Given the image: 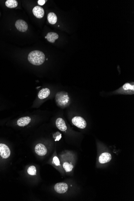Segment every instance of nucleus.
<instances>
[{"label": "nucleus", "instance_id": "f257e3e1", "mask_svg": "<svg viewBox=\"0 0 134 201\" xmlns=\"http://www.w3.org/2000/svg\"><path fill=\"white\" fill-rule=\"evenodd\" d=\"M60 160L62 166L66 172L72 171L74 165V156L70 152L63 153L60 156Z\"/></svg>", "mask_w": 134, "mask_h": 201}, {"label": "nucleus", "instance_id": "f03ea898", "mask_svg": "<svg viewBox=\"0 0 134 201\" xmlns=\"http://www.w3.org/2000/svg\"><path fill=\"white\" fill-rule=\"evenodd\" d=\"M44 53L39 50L32 51L28 56V61L35 66H40L44 63L45 60Z\"/></svg>", "mask_w": 134, "mask_h": 201}, {"label": "nucleus", "instance_id": "7ed1b4c3", "mask_svg": "<svg viewBox=\"0 0 134 201\" xmlns=\"http://www.w3.org/2000/svg\"><path fill=\"white\" fill-rule=\"evenodd\" d=\"M72 121L75 126L81 129H84L87 125L86 120L84 118L79 116L74 117L72 119Z\"/></svg>", "mask_w": 134, "mask_h": 201}, {"label": "nucleus", "instance_id": "20e7f679", "mask_svg": "<svg viewBox=\"0 0 134 201\" xmlns=\"http://www.w3.org/2000/svg\"><path fill=\"white\" fill-rule=\"evenodd\" d=\"M60 93L61 94H60L59 93L57 94L56 100L58 105V104L61 106H63L68 103L69 98L67 94H62V92Z\"/></svg>", "mask_w": 134, "mask_h": 201}, {"label": "nucleus", "instance_id": "39448f33", "mask_svg": "<svg viewBox=\"0 0 134 201\" xmlns=\"http://www.w3.org/2000/svg\"><path fill=\"white\" fill-rule=\"evenodd\" d=\"M11 151L9 147L5 144L0 143V156L3 159L10 157Z\"/></svg>", "mask_w": 134, "mask_h": 201}, {"label": "nucleus", "instance_id": "423d86ee", "mask_svg": "<svg viewBox=\"0 0 134 201\" xmlns=\"http://www.w3.org/2000/svg\"><path fill=\"white\" fill-rule=\"evenodd\" d=\"M68 186L65 183L61 182L56 183L54 186V189L58 193L63 194L65 193L68 191Z\"/></svg>", "mask_w": 134, "mask_h": 201}, {"label": "nucleus", "instance_id": "0eeeda50", "mask_svg": "<svg viewBox=\"0 0 134 201\" xmlns=\"http://www.w3.org/2000/svg\"><path fill=\"white\" fill-rule=\"evenodd\" d=\"M35 151L38 156H43L46 155L47 150L46 147L44 145L41 143H39L35 146Z\"/></svg>", "mask_w": 134, "mask_h": 201}, {"label": "nucleus", "instance_id": "6e6552de", "mask_svg": "<svg viewBox=\"0 0 134 201\" xmlns=\"http://www.w3.org/2000/svg\"><path fill=\"white\" fill-rule=\"evenodd\" d=\"M16 26L18 30L22 32L27 31L28 28L27 23L21 19H19L16 21Z\"/></svg>", "mask_w": 134, "mask_h": 201}, {"label": "nucleus", "instance_id": "1a4fd4ad", "mask_svg": "<svg viewBox=\"0 0 134 201\" xmlns=\"http://www.w3.org/2000/svg\"><path fill=\"white\" fill-rule=\"evenodd\" d=\"M112 160L111 154L109 153H102L99 156V162L101 164H105L110 162Z\"/></svg>", "mask_w": 134, "mask_h": 201}, {"label": "nucleus", "instance_id": "9d476101", "mask_svg": "<svg viewBox=\"0 0 134 201\" xmlns=\"http://www.w3.org/2000/svg\"><path fill=\"white\" fill-rule=\"evenodd\" d=\"M33 15L39 19H41L44 15V10L43 8L39 6H36L33 10Z\"/></svg>", "mask_w": 134, "mask_h": 201}, {"label": "nucleus", "instance_id": "9b49d317", "mask_svg": "<svg viewBox=\"0 0 134 201\" xmlns=\"http://www.w3.org/2000/svg\"><path fill=\"white\" fill-rule=\"evenodd\" d=\"M56 126L61 131L64 132L67 130V127L65 122L63 119L59 118L57 119L55 122Z\"/></svg>", "mask_w": 134, "mask_h": 201}, {"label": "nucleus", "instance_id": "f8f14e48", "mask_svg": "<svg viewBox=\"0 0 134 201\" xmlns=\"http://www.w3.org/2000/svg\"><path fill=\"white\" fill-rule=\"evenodd\" d=\"M31 121V118L29 117H21L17 121V124L19 126H27Z\"/></svg>", "mask_w": 134, "mask_h": 201}, {"label": "nucleus", "instance_id": "ddd939ff", "mask_svg": "<svg viewBox=\"0 0 134 201\" xmlns=\"http://www.w3.org/2000/svg\"><path fill=\"white\" fill-rule=\"evenodd\" d=\"M50 94V91L48 88H44L41 90L39 92L38 98L40 99H44L47 98Z\"/></svg>", "mask_w": 134, "mask_h": 201}, {"label": "nucleus", "instance_id": "4468645a", "mask_svg": "<svg viewBox=\"0 0 134 201\" xmlns=\"http://www.w3.org/2000/svg\"><path fill=\"white\" fill-rule=\"evenodd\" d=\"M46 37L47 41L52 43H54L55 40L59 38L58 35L54 32L49 33L47 35Z\"/></svg>", "mask_w": 134, "mask_h": 201}, {"label": "nucleus", "instance_id": "2eb2a0df", "mask_svg": "<svg viewBox=\"0 0 134 201\" xmlns=\"http://www.w3.org/2000/svg\"><path fill=\"white\" fill-rule=\"evenodd\" d=\"M57 17L55 13L52 12L49 13L47 15V20L50 24H55L57 21Z\"/></svg>", "mask_w": 134, "mask_h": 201}, {"label": "nucleus", "instance_id": "dca6fc26", "mask_svg": "<svg viewBox=\"0 0 134 201\" xmlns=\"http://www.w3.org/2000/svg\"><path fill=\"white\" fill-rule=\"evenodd\" d=\"M5 5L8 8H16L18 5V2L16 0H7L6 1Z\"/></svg>", "mask_w": 134, "mask_h": 201}, {"label": "nucleus", "instance_id": "f3484780", "mask_svg": "<svg viewBox=\"0 0 134 201\" xmlns=\"http://www.w3.org/2000/svg\"><path fill=\"white\" fill-rule=\"evenodd\" d=\"M27 172L29 175H36L37 170L36 167L34 166H30L28 168Z\"/></svg>", "mask_w": 134, "mask_h": 201}, {"label": "nucleus", "instance_id": "a211bd4d", "mask_svg": "<svg viewBox=\"0 0 134 201\" xmlns=\"http://www.w3.org/2000/svg\"><path fill=\"white\" fill-rule=\"evenodd\" d=\"M53 164L57 167H61V164L59 158L56 156H55L53 159Z\"/></svg>", "mask_w": 134, "mask_h": 201}, {"label": "nucleus", "instance_id": "6ab92c4d", "mask_svg": "<svg viewBox=\"0 0 134 201\" xmlns=\"http://www.w3.org/2000/svg\"><path fill=\"white\" fill-rule=\"evenodd\" d=\"M123 88L125 90H131L133 91L134 90V85H131L129 83H126L123 86Z\"/></svg>", "mask_w": 134, "mask_h": 201}, {"label": "nucleus", "instance_id": "aec40b11", "mask_svg": "<svg viewBox=\"0 0 134 201\" xmlns=\"http://www.w3.org/2000/svg\"><path fill=\"white\" fill-rule=\"evenodd\" d=\"M53 137L55 139V141H58L62 137V134L60 132H56V133L54 134Z\"/></svg>", "mask_w": 134, "mask_h": 201}, {"label": "nucleus", "instance_id": "412c9836", "mask_svg": "<svg viewBox=\"0 0 134 201\" xmlns=\"http://www.w3.org/2000/svg\"><path fill=\"white\" fill-rule=\"evenodd\" d=\"M38 3L40 5H43L45 4V0H39Z\"/></svg>", "mask_w": 134, "mask_h": 201}, {"label": "nucleus", "instance_id": "4be33fe9", "mask_svg": "<svg viewBox=\"0 0 134 201\" xmlns=\"http://www.w3.org/2000/svg\"><path fill=\"white\" fill-rule=\"evenodd\" d=\"M45 38L47 39V37H46V36H45Z\"/></svg>", "mask_w": 134, "mask_h": 201}]
</instances>
